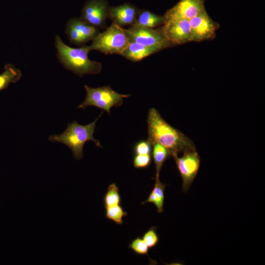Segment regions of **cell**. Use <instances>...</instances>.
<instances>
[{
    "mask_svg": "<svg viewBox=\"0 0 265 265\" xmlns=\"http://www.w3.org/2000/svg\"><path fill=\"white\" fill-rule=\"evenodd\" d=\"M129 42L125 29L112 23L103 32L99 33L89 46L91 51L121 55Z\"/></svg>",
    "mask_w": 265,
    "mask_h": 265,
    "instance_id": "4",
    "label": "cell"
},
{
    "mask_svg": "<svg viewBox=\"0 0 265 265\" xmlns=\"http://www.w3.org/2000/svg\"><path fill=\"white\" fill-rule=\"evenodd\" d=\"M109 8L106 0H89L82 9L80 19L97 27L103 28L108 18Z\"/></svg>",
    "mask_w": 265,
    "mask_h": 265,
    "instance_id": "10",
    "label": "cell"
},
{
    "mask_svg": "<svg viewBox=\"0 0 265 265\" xmlns=\"http://www.w3.org/2000/svg\"><path fill=\"white\" fill-rule=\"evenodd\" d=\"M139 9L130 3H125L116 6L109 7L108 18L121 27L132 26L136 19Z\"/></svg>",
    "mask_w": 265,
    "mask_h": 265,
    "instance_id": "12",
    "label": "cell"
},
{
    "mask_svg": "<svg viewBox=\"0 0 265 265\" xmlns=\"http://www.w3.org/2000/svg\"><path fill=\"white\" fill-rule=\"evenodd\" d=\"M147 123V140L152 146L155 143L162 145L170 156L196 148L189 137L168 124L154 107L148 111Z\"/></svg>",
    "mask_w": 265,
    "mask_h": 265,
    "instance_id": "1",
    "label": "cell"
},
{
    "mask_svg": "<svg viewBox=\"0 0 265 265\" xmlns=\"http://www.w3.org/2000/svg\"><path fill=\"white\" fill-rule=\"evenodd\" d=\"M121 200L118 187L115 183L110 184L104 198L105 208L120 205Z\"/></svg>",
    "mask_w": 265,
    "mask_h": 265,
    "instance_id": "18",
    "label": "cell"
},
{
    "mask_svg": "<svg viewBox=\"0 0 265 265\" xmlns=\"http://www.w3.org/2000/svg\"><path fill=\"white\" fill-rule=\"evenodd\" d=\"M102 113L94 121L86 125H80L76 121L68 123L62 133L51 135L49 140L65 145L71 150L76 159H81L83 156V146L86 142L92 141L96 146L103 148L99 140L94 137L96 123Z\"/></svg>",
    "mask_w": 265,
    "mask_h": 265,
    "instance_id": "3",
    "label": "cell"
},
{
    "mask_svg": "<svg viewBox=\"0 0 265 265\" xmlns=\"http://www.w3.org/2000/svg\"><path fill=\"white\" fill-rule=\"evenodd\" d=\"M151 163L150 154L135 155L133 159V166L135 168H145L148 167Z\"/></svg>",
    "mask_w": 265,
    "mask_h": 265,
    "instance_id": "23",
    "label": "cell"
},
{
    "mask_svg": "<svg viewBox=\"0 0 265 265\" xmlns=\"http://www.w3.org/2000/svg\"><path fill=\"white\" fill-rule=\"evenodd\" d=\"M55 47L59 61L68 70L81 77L84 75L97 74L101 72L102 64L88 58V54L91 51L89 46L71 47L63 43L57 35L55 37Z\"/></svg>",
    "mask_w": 265,
    "mask_h": 265,
    "instance_id": "2",
    "label": "cell"
},
{
    "mask_svg": "<svg viewBox=\"0 0 265 265\" xmlns=\"http://www.w3.org/2000/svg\"><path fill=\"white\" fill-rule=\"evenodd\" d=\"M106 217L117 224L121 225L123 218L127 215V212L120 205H114L106 208Z\"/></svg>",
    "mask_w": 265,
    "mask_h": 265,
    "instance_id": "19",
    "label": "cell"
},
{
    "mask_svg": "<svg viewBox=\"0 0 265 265\" xmlns=\"http://www.w3.org/2000/svg\"><path fill=\"white\" fill-rule=\"evenodd\" d=\"M182 157L172 156L182 180V190L186 192L196 177L200 164V156L196 148L184 151Z\"/></svg>",
    "mask_w": 265,
    "mask_h": 265,
    "instance_id": "7",
    "label": "cell"
},
{
    "mask_svg": "<svg viewBox=\"0 0 265 265\" xmlns=\"http://www.w3.org/2000/svg\"><path fill=\"white\" fill-rule=\"evenodd\" d=\"M191 41L201 42L212 39L219 25L213 21L205 9L189 20Z\"/></svg>",
    "mask_w": 265,
    "mask_h": 265,
    "instance_id": "8",
    "label": "cell"
},
{
    "mask_svg": "<svg viewBox=\"0 0 265 265\" xmlns=\"http://www.w3.org/2000/svg\"><path fill=\"white\" fill-rule=\"evenodd\" d=\"M130 41L148 47H156L160 50L171 46L165 37L162 26L157 28H145L134 26L125 29Z\"/></svg>",
    "mask_w": 265,
    "mask_h": 265,
    "instance_id": "6",
    "label": "cell"
},
{
    "mask_svg": "<svg viewBox=\"0 0 265 265\" xmlns=\"http://www.w3.org/2000/svg\"><path fill=\"white\" fill-rule=\"evenodd\" d=\"M163 33L171 45L191 42L189 20L174 19L166 21L162 26Z\"/></svg>",
    "mask_w": 265,
    "mask_h": 265,
    "instance_id": "9",
    "label": "cell"
},
{
    "mask_svg": "<svg viewBox=\"0 0 265 265\" xmlns=\"http://www.w3.org/2000/svg\"><path fill=\"white\" fill-rule=\"evenodd\" d=\"M128 247L136 254L143 255H146L149 257L148 255L149 247L143 239L139 237L132 240Z\"/></svg>",
    "mask_w": 265,
    "mask_h": 265,
    "instance_id": "20",
    "label": "cell"
},
{
    "mask_svg": "<svg viewBox=\"0 0 265 265\" xmlns=\"http://www.w3.org/2000/svg\"><path fill=\"white\" fill-rule=\"evenodd\" d=\"M152 146L147 140L139 141L133 147L134 153L135 155L150 154L152 151Z\"/></svg>",
    "mask_w": 265,
    "mask_h": 265,
    "instance_id": "24",
    "label": "cell"
},
{
    "mask_svg": "<svg viewBox=\"0 0 265 265\" xmlns=\"http://www.w3.org/2000/svg\"><path fill=\"white\" fill-rule=\"evenodd\" d=\"M4 69V71L0 74V92L7 88L10 83L19 81L22 76L20 70L12 64H5Z\"/></svg>",
    "mask_w": 265,
    "mask_h": 265,
    "instance_id": "16",
    "label": "cell"
},
{
    "mask_svg": "<svg viewBox=\"0 0 265 265\" xmlns=\"http://www.w3.org/2000/svg\"><path fill=\"white\" fill-rule=\"evenodd\" d=\"M84 88L86 95L83 102L77 106L78 108L84 109L89 106H93L109 114L112 107L121 106L123 99L130 96L118 93L109 86L92 88L85 85Z\"/></svg>",
    "mask_w": 265,
    "mask_h": 265,
    "instance_id": "5",
    "label": "cell"
},
{
    "mask_svg": "<svg viewBox=\"0 0 265 265\" xmlns=\"http://www.w3.org/2000/svg\"><path fill=\"white\" fill-rule=\"evenodd\" d=\"M67 24L77 30L86 42L92 40L99 33L97 27L80 19H71Z\"/></svg>",
    "mask_w": 265,
    "mask_h": 265,
    "instance_id": "15",
    "label": "cell"
},
{
    "mask_svg": "<svg viewBox=\"0 0 265 265\" xmlns=\"http://www.w3.org/2000/svg\"><path fill=\"white\" fill-rule=\"evenodd\" d=\"M153 146V158L155 164L156 177H159L164 162L170 155L168 150L162 145L155 143Z\"/></svg>",
    "mask_w": 265,
    "mask_h": 265,
    "instance_id": "17",
    "label": "cell"
},
{
    "mask_svg": "<svg viewBox=\"0 0 265 265\" xmlns=\"http://www.w3.org/2000/svg\"><path fill=\"white\" fill-rule=\"evenodd\" d=\"M66 32L72 44L80 45L87 42L85 38L77 30L68 24L66 25Z\"/></svg>",
    "mask_w": 265,
    "mask_h": 265,
    "instance_id": "22",
    "label": "cell"
},
{
    "mask_svg": "<svg viewBox=\"0 0 265 265\" xmlns=\"http://www.w3.org/2000/svg\"><path fill=\"white\" fill-rule=\"evenodd\" d=\"M164 22L163 16L157 15L147 10L139 9L136 21L132 26L145 28H155L163 25Z\"/></svg>",
    "mask_w": 265,
    "mask_h": 265,
    "instance_id": "14",
    "label": "cell"
},
{
    "mask_svg": "<svg viewBox=\"0 0 265 265\" xmlns=\"http://www.w3.org/2000/svg\"><path fill=\"white\" fill-rule=\"evenodd\" d=\"M142 238L149 248L156 246L159 241V238L157 233V227H151L143 234Z\"/></svg>",
    "mask_w": 265,
    "mask_h": 265,
    "instance_id": "21",
    "label": "cell"
},
{
    "mask_svg": "<svg viewBox=\"0 0 265 265\" xmlns=\"http://www.w3.org/2000/svg\"><path fill=\"white\" fill-rule=\"evenodd\" d=\"M204 2L205 0H180L164 14L165 22L174 19L190 20L205 9Z\"/></svg>",
    "mask_w": 265,
    "mask_h": 265,
    "instance_id": "11",
    "label": "cell"
},
{
    "mask_svg": "<svg viewBox=\"0 0 265 265\" xmlns=\"http://www.w3.org/2000/svg\"><path fill=\"white\" fill-rule=\"evenodd\" d=\"M160 50L156 47L146 46L133 41L129 44L121 53V55L132 61H139L156 53Z\"/></svg>",
    "mask_w": 265,
    "mask_h": 265,
    "instance_id": "13",
    "label": "cell"
}]
</instances>
